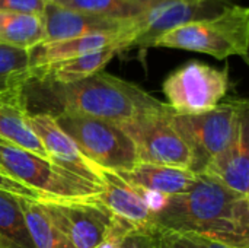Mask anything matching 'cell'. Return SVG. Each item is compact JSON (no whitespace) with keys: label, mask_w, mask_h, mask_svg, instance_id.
<instances>
[{"label":"cell","mask_w":249,"mask_h":248,"mask_svg":"<svg viewBox=\"0 0 249 248\" xmlns=\"http://www.w3.org/2000/svg\"><path fill=\"white\" fill-rule=\"evenodd\" d=\"M228 4H231L229 0H159L136 19V34L125 51L133 48L146 51L163 34L187 22L217 15Z\"/></svg>","instance_id":"cell-10"},{"label":"cell","mask_w":249,"mask_h":248,"mask_svg":"<svg viewBox=\"0 0 249 248\" xmlns=\"http://www.w3.org/2000/svg\"><path fill=\"white\" fill-rule=\"evenodd\" d=\"M136 189V187H134ZM137 193L140 194V197L143 199L144 205L147 206V209L152 212L153 216L159 215L168 205L169 196L159 193V191H153V190H146V189H136Z\"/></svg>","instance_id":"cell-27"},{"label":"cell","mask_w":249,"mask_h":248,"mask_svg":"<svg viewBox=\"0 0 249 248\" xmlns=\"http://www.w3.org/2000/svg\"><path fill=\"white\" fill-rule=\"evenodd\" d=\"M125 183L136 189H146L163 193L166 196L184 194L194 184L197 174L191 170H182L156 164H137L128 171L117 172Z\"/></svg>","instance_id":"cell-18"},{"label":"cell","mask_w":249,"mask_h":248,"mask_svg":"<svg viewBox=\"0 0 249 248\" xmlns=\"http://www.w3.org/2000/svg\"><path fill=\"white\" fill-rule=\"evenodd\" d=\"M124 53V44L118 42L114 45H109L107 48L88 53L79 57H73L69 60H63L58 63L41 66L31 69L29 76L36 79L50 80L54 83H73L83 80L98 72H102L104 67L118 54Z\"/></svg>","instance_id":"cell-17"},{"label":"cell","mask_w":249,"mask_h":248,"mask_svg":"<svg viewBox=\"0 0 249 248\" xmlns=\"http://www.w3.org/2000/svg\"><path fill=\"white\" fill-rule=\"evenodd\" d=\"M0 168L41 199L80 200L101 194L102 187L0 139Z\"/></svg>","instance_id":"cell-4"},{"label":"cell","mask_w":249,"mask_h":248,"mask_svg":"<svg viewBox=\"0 0 249 248\" xmlns=\"http://www.w3.org/2000/svg\"><path fill=\"white\" fill-rule=\"evenodd\" d=\"M38 203L73 248H96L117 225L98 196L80 200L39 199Z\"/></svg>","instance_id":"cell-9"},{"label":"cell","mask_w":249,"mask_h":248,"mask_svg":"<svg viewBox=\"0 0 249 248\" xmlns=\"http://www.w3.org/2000/svg\"><path fill=\"white\" fill-rule=\"evenodd\" d=\"M44 39V19L38 15L0 12V42L31 50Z\"/></svg>","instance_id":"cell-19"},{"label":"cell","mask_w":249,"mask_h":248,"mask_svg":"<svg viewBox=\"0 0 249 248\" xmlns=\"http://www.w3.org/2000/svg\"><path fill=\"white\" fill-rule=\"evenodd\" d=\"M153 232L160 248H235L200 235L162 229L156 225L153 227Z\"/></svg>","instance_id":"cell-24"},{"label":"cell","mask_w":249,"mask_h":248,"mask_svg":"<svg viewBox=\"0 0 249 248\" xmlns=\"http://www.w3.org/2000/svg\"><path fill=\"white\" fill-rule=\"evenodd\" d=\"M29 72V50L0 42V94L23 86Z\"/></svg>","instance_id":"cell-23"},{"label":"cell","mask_w":249,"mask_h":248,"mask_svg":"<svg viewBox=\"0 0 249 248\" xmlns=\"http://www.w3.org/2000/svg\"><path fill=\"white\" fill-rule=\"evenodd\" d=\"M153 47L196 51L217 60L236 56L248 63L249 9L231 3L217 15L187 22L163 34Z\"/></svg>","instance_id":"cell-3"},{"label":"cell","mask_w":249,"mask_h":248,"mask_svg":"<svg viewBox=\"0 0 249 248\" xmlns=\"http://www.w3.org/2000/svg\"><path fill=\"white\" fill-rule=\"evenodd\" d=\"M23 94L28 108L42 107L36 113H73L118 126L159 102L139 85L104 70L67 85L29 76Z\"/></svg>","instance_id":"cell-1"},{"label":"cell","mask_w":249,"mask_h":248,"mask_svg":"<svg viewBox=\"0 0 249 248\" xmlns=\"http://www.w3.org/2000/svg\"><path fill=\"white\" fill-rule=\"evenodd\" d=\"M0 190L7 191L10 194L19 196V197H26V199H32V200H39L41 196L38 193H35L34 190L28 189L26 186L18 183L16 180H13L9 175H3L0 174Z\"/></svg>","instance_id":"cell-28"},{"label":"cell","mask_w":249,"mask_h":248,"mask_svg":"<svg viewBox=\"0 0 249 248\" xmlns=\"http://www.w3.org/2000/svg\"><path fill=\"white\" fill-rule=\"evenodd\" d=\"M67 9L120 20H136L159 0H51Z\"/></svg>","instance_id":"cell-21"},{"label":"cell","mask_w":249,"mask_h":248,"mask_svg":"<svg viewBox=\"0 0 249 248\" xmlns=\"http://www.w3.org/2000/svg\"><path fill=\"white\" fill-rule=\"evenodd\" d=\"M45 4V0H0V12L42 16Z\"/></svg>","instance_id":"cell-25"},{"label":"cell","mask_w":249,"mask_h":248,"mask_svg":"<svg viewBox=\"0 0 249 248\" xmlns=\"http://www.w3.org/2000/svg\"><path fill=\"white\" fill-rule=\"evenodd\" d=\"M136 34V28L128 32L120 34H95L86 37H77L70 39H60L51 42H41L29 50V66L31 69L58 63L63 60H69L73 57H79L88 53H93L109 45L123 42L124 53L127 44L133 39Z\"/></svg>","instance_id":"cell-16"},{"label":"cell","mask_w":249,"mask_h":248,"mask_svg":"<svg viewBox=\"0 0 249 248\" xmlns=\"http://www.w3.org/2000/svg\"><path fill=\"white\" fill-rule=\"evenodd\" d=\"M133 140L139 164L191 170L193 155L172 121V110L159 101L120 126Z\"/></svg>","instance_id":"cell-7"},{"label":"cell","mask_w":249,"mask_h":248,"mask_svg":"<svg viewBox=\"0 0 249 248\" xmlns=\"http://www.w3.org/2000/svg\"><path fill=\"white\" fill-rule=\"evenodd\" d=\"M158 228L200 235L235 248H249V197L197 174L184 194L171 196L155 216Z\"/></svg>","instance_id":"cell-2"},{"label":"cell","mask_w":249,"mask_h":248,"mask_svg":"<svg viewBox=\"0 0 249 248\" xmlns=\"http://www.w3.org/2000/svg\"><path fill=\"white\" fill-rule=\"evenodd\" d=\"M28 232L35 248H73L66 237L57 229L38 200L19 197Z\"/></svg>","instance_id":"cell-20"},{"label":"cell","mask_w":249,"mask_h":248,"mask_svg":"<svg viewBox=\"0 0 249 248\" xmlns=\"http://www.w3.org/2000/svg\"><path fill=\"white\" fill-rule=\"evenodd\" d=\"M29 124L41 140L48 159L53 164L102 187L104 170L82 153L77 145L58 126L57 120L51 114L29 113Z\"/></svg>","instance_id":"cell-11"},{"label":"cell","mask_w":249,"mask_h":248,"mask_svg":"<svg viewBox=\"0 0 249 248\" xmlns=\"http://www.w3.org/2000/svg\"><path fill=\"white\" fill-rule=\"evenodd\" d=\"M98 200L111 212L117 222L128 229L147 231L155 225V216L147 209L137 190L114 171L104 170L102 191Z\"/></svg>","instance_id":"cell-13"},{"label":"cell","mask_w":249,"mask_h":248,"mask_svg":"<svg viewBox=\"0 0 249 248\" xmlns=\"http://www.w3.org/2000/svg\"><path fill=\"white\" fill-rule=\"evenodd\" d=\"M228 69H216L197 60L174 70L163 82L168 107L178 115L201 114L213 110L228 95Z\"/></svg>","instance_id":"cell-8"},{"label":"cell","mask_w":249,"mask_h":248,"mask_svg":"<svg viewBox=\"0 0 249 248\" xmlns=\"http://www.w3.org/2000/svg\"><path fill=\"white\" fill-rule=\"evenodd\" d=\"M45 1H51V0H45Z\"/></svg>","instance_id":"cell-31"},{"label":"cell","mask_w":249,"mask_h":248,"mask_svg":"<svg viewBox=\"0 0 249 248\" xmlns=\"http://www.w3.org/2000/svg\"><path fill=\"white\" fill-rule=\"evenodd\" d=\"M0 174H3V175H7L6 172H3V170H1V168H0Z\"/></svg>","instance_id":"cell-29"},{"label":"cell","mask_w":249,"mask_h":248,"mask_svg":"<svg viewBox=\"0 0 249 248\" xmlns=\"http://www.w3.org/2000/svg\"><path fill=\"white\" fill-rule=\"evenodd\" d=\"M0 248H3V246H1V241H0Z\"/></svg>","instance_id":"cell-30"},{"label":"cell","mask_w":249,"mask_h":248,"mask_svg":"<svg viewBox=\"0 0 249 248\" xmlns=\"http://www.w3.org/2000/svg\"><path fill=\"white\" fill-rule=\"evenodd\" d=\"M0 139L48 159L41 140L29 124L23 86L0 94Z\"/></svg>","instance_id":"cell-15"},{"label":"cell","mask_w":249,"mask_h":248,"mask_svg":"<svg viewBox=\"0 0 249 248\" xmlns=\"http://www.w3.org/2000/svg\"><path fill=\"white\" fill-rule=\"evenodd\" d=\"M248 108L247 99L231 98L201 114L178 115L172 111L174 126L193 155V172L201 174L206 165L232 143L242 120L248 117Z\"/></svg>","instance_id":"cell-5"},{"label":"cell","mask_w":249,"mask_h":248,"mask_svg":"<svg viewBox=\"0 0 249 248\" xmlns=\"http://www.w3.org/2000/svg\"><path fill=\"white\" fill-rule=\"evenodd\" d=\"M155 227V225H153ZM153 227L147 231H130L123 237L120 248H160L153 232Z\"/></svg>","instance_id":"cell-26"},{"label":"cell","mask_w":249,"mask_h":248,"mask_svg":"<svg viewBox=\"0 0 249 248\" xmlns=\"http://www.w3.org/2000/svg\"><path fill=\"white\" fill-rule=\"evenodd\" d=\"M0 241L3 248H35L19 205V196L0 190Z\"/></svg>","instance_id":"cell-22"},{"label":"cell","mask_w":249,"mask_h":248,"mask_svg":"<svg viewBox=\"0 0 249 248\" xmlns=\"http://www.w3.org/2000/svg\"><path fill=\"white\" fill-rule=\"evenodd\" d=\"M42 42L70 39L95 34H120L136 28V20H120L95 13L67 9L54 1H47L42 13Z\"/></svg>","instance_id":"cell-12"},{"label":"cell","mask_w":249,"mask_h":248,"mask_svg":"<svg viewBox=\"0 0 249 248\" xmlns=\"http://www.w3.org/2000/svg\"><path fill=\"white\" fill-rule=\"evenodd\" d=\"M204 175L226 189L249 197V129L245 117L232 143L214 156L203 170Z\"/></svg>","instance_id":"cell-14"},{"label":"cell","mask_w":249,"mask_h":248,"mask_svg":"<svg viewBox=\"0 0 249 248\" xmlns=\"http://www.w3.org/2000/svg\"><path fill=\"white\" fill-rule=\"evenodd\" d=\"M53 117L82 153L101 170L123 172L139 164L133 140L118 124L73 113H58Z\"/></svg>","instance_id":"cell-6"}]
</instances>
